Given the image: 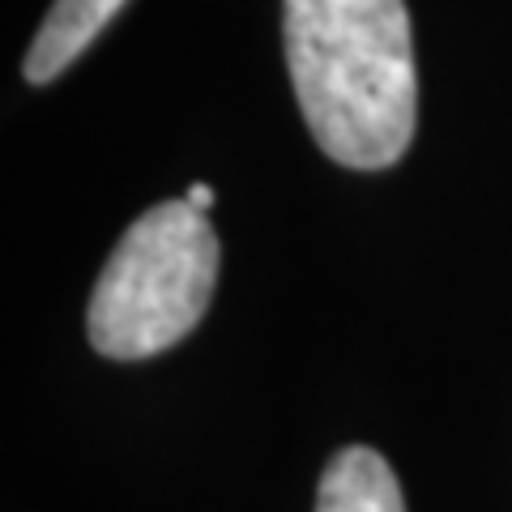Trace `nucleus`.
I'll list each match as a JSON object with an SVG mask.
<instances>
[{
    "label": "nucleus",
    "instance_id": "obj_1",
    "mask_svg": "<svg viewBox=\"0 0 512 512\" xmlns=\"http://www.w3.org/2000/svg\"><path fill=\"white\" fill-rule=\"evenodd\" d=\"M286 69L308 133L333 163L393 167L419 124L406 0H282Z\"/></svg>",
    "mask_w": 512,
    "mask_h": 512
},
{
    "label": "nucleus",
    "instance_id": "obj_2",
    "mask_svg": "<svg viewBox=\"0 0 512 512\" xmlns=\"http://www.w3.org/2000/svg\"><path fill=\"white\" fill-rule=\"evenodd\" d=\"M222 244L205 210L188 201L150 205L111 248L94 282L86 333L103 359H150L201 325L218 286Z\"/></svg>",
    "mask_w": 512,
    "mask_h": 512
},
{
    "label": "nucleus",
    "instance_id": "obj_3",
    "mask_svg": "<svg viewBox=\"0 0 512 512\" xmlns=\"http://www.w3.org/2000/svg\"><path fill=\"white\" fill-rule=\"evenodd\" d=\"M120 9L124 0H56L26 52V82H56Z\"/></svg>",
    "mask_w": 512,
    "mask_h": 512
},
{
    "label": "nucleus",
    "instance_id": "obj_4",
    "mask_svg": "<svg viewBox=\"0 0 512 512\" xmlns=\"http://www.w3.org/2000/svg\"><path fill=\"white\" fill-rule=\"evenodd\" d=\"M316 512H406V500L389 461L367 444H350L320 474Z\"/></svg>",
    "mask_w": 512,
    "mask_h": 512
},
{
    "label": "nucleus",
    "instance_id": "obj_5",
    "mask_svg": "<svg viewBox=\"0 0 512 512\" xmlns=\"http://www.w3.org/2000/svg\"><path fill=\"white\" fill-rule=\"evenodd\" d=\"M184 201L197 205V210H210V205H214V188H210V184H192Z\"/></svg>",
    "mask_w": 512,
    "mask_h": 512
}]
</instances>
